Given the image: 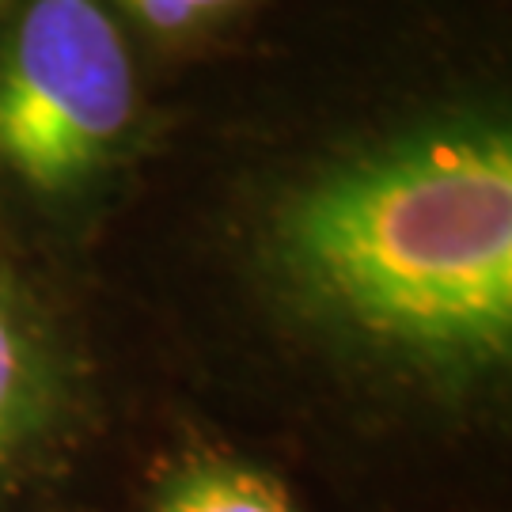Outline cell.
<instances>
[{
	"label": "cell",
	"mask_w": 512,
	"mask_h": 512,
	"mask_svg": "<svg viewBox=\"0 0 512 512\" xmlns=\"http://www.w3.org/2000/svg\"><path fill=\"white\" fill-rule=\"evenodd\" d=\"M88 285L84 258L0 213V490L50 463L92 418Z\"/></svg>",
	"instance_id": "3957f363"
},
{
	"label": "cell",
	"mask_w": 512,
	"mask_h": 512,
	"mask_svg": "<svg viewBox=\"0 0 512 512\" xmlns=\"http://www.w3.org/2000/svg\"><path fill=\"white\" fill-rule=\"evenodd\" d=\"M266 4L270 0H107L152 80L213 54Z\"/></svg>",
	"instance_id": "277c9868"
},
{
	"label": "cell",
	"mask_w": 512,
	"mask_h": 512,
	"mask_svg": "<svg viewBox=\"0 0 512 512\" xmlns=\"http://www.w3.org/2000/svg\"><path fill=\"white\" fill-rule=\"evenodd\" d=\"M148 512H308L285 478L224 448H194L175 463Z\"/></svg>",
	"instance_id": "5b68a950"
},
{
	"label": "cell",
	"mask_w": 512,
	"mask_h": 512,
	"mask_svg": "<svg viewBox=\"0 0 512 512\" xmlns=\"http://www.w3.org/2000/svg\"><path fill=\"white\" fill-rule=\"evenodd\" d=\"M152 99L107 0H0V213L84 258L137 164Z\"/></svg>",
	"instance_id": "7a4b0ae2"
},
{
	"label": "cell",
	"mask_w": 512,
	"mask_h": 512,
	"mask_svg": "<svg viewBox=\"0 0 512 512\" xmlns=\"http://www.w3.org/2000/svg\"><path fill=\"white\" fill-rule=\"evenodd\" d=\"M84 262L217 285L311 361L437 410L512 365V0H270L152 80Z\"/></svg>",
	"instance_id": "6da1fadb"
}]
</instances>
